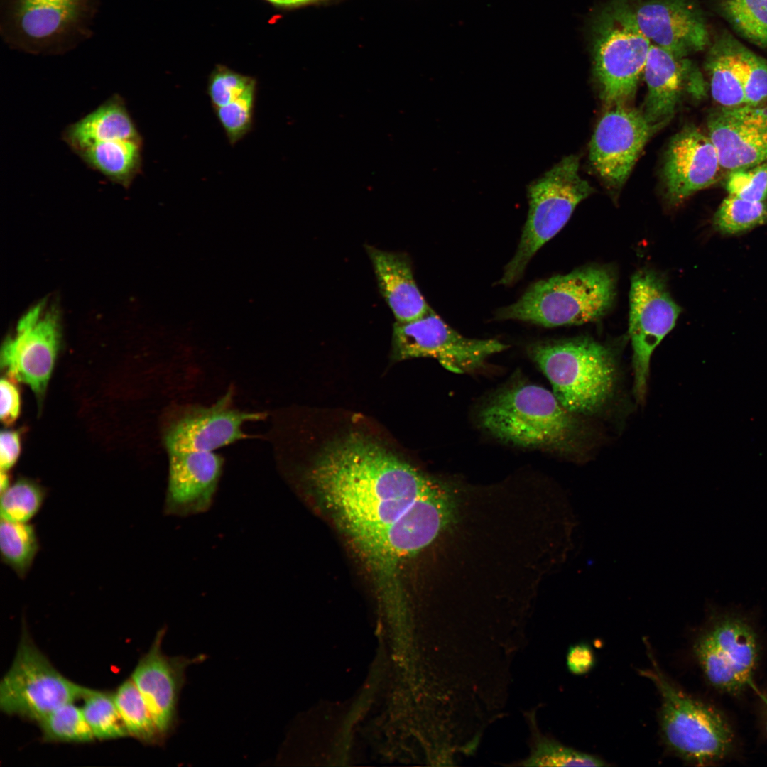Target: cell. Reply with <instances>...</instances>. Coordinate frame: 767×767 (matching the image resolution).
Listing matches in <instances>:
<instances>
[{"label": "cell", "instance_id": "d6a6232c", "mask_svg": "<svg viewBox=\"0 0 767 767\" xmlns=\"http://www.w3.org/2000/svg\"><path fill=\"white\" fill-rule=\"evenodd\" d=\"M46 490L33 479L21 477L1 493V518L27 523L40 510Z\"/></svg>", "mask_w": 767, "mask_h": 767}, {"label": "cell", "instance_id": "603a6c76", "mask_svg": "<svg viewBox=\"0 0 767 767\" xmlns=\"http://www.w3.org/2000/svg\"><path fill=\"white\" fill-rule=\"evenodd\" d=\"M62 140L75 149L94 143L143 139L122 97L111 96L63 131Z\"/></svg>", "mask_w": 767, "mask_h": 767}, {"label": "cell", "instance_id": "836d02e7", "mask_svg": "<svg viewBox=\"0 0 767 767\" xmlns=\"http://www.w3.org/2000/svg\"><path fill=\"white\" fill-rule=\"evenodd\" d=\"M256 88L254 87L237 99L214 109L232 146L241 141L253 128Z\"/></svg>", "mask_w": 767, "mask_h": 767}, {"label": "cell", "instance_id": "484cf974", "mask_svg": "<svg viewBox=\"0 0 767 767\" xmlns=\"http://www.w3.org/2000/svg\"><path fill=\"white\" fill-rule=\"evenodd\" d=\"M78 6L79 0H18L20 26L31 38H48L73 20Z\"/></svg>", "mask_w": 767, "mask_h": 767}, {"label": "cell", "instance_id": "7bdbcfd3", "mask_svg": "<svg viewBox=\"0 0 767 767\" xmlns=\"http://www.w3.org/2000/svg\"><path fill=\"white\" fill-rule=\"evenodd\" d=\"M10 479L8 472L1 470L0 488L1 493L6 490L10 485Z\"/></svg>", "mask_w": 767, "mask_h": 767}, {"label": "cell", "instance_id": "d590c367", "mask_svg": "<svg viewBox=\"0 0 767 767\" xmlns=\"http://www.w3.org/2000/svg\"><path fill=\"white\" fill-rule=\"evenodd\" d=\"M528 766H603L606 763L598 757L566 747L548 739H540L531 756L526 761Z\"/></svg>", "mask_w": 767, "mask_h": 767}, {"label": "cell", "instance_id": "ffe728a7", "mask_svg": "<svg viewBox=\"0 0 767 767\" xmlns=\"http://www.w3.org/2000/svg\"><path fill=\"white\" fill-rule=\"evenodd\" d=\"M165 515L187 517L207 511L222 473L223 458L214 452H168Z\"/></svg>", "mask_w": 767, "mask_h": 767}, {"label": "cell", "instance_id": "d4e9b609", "mask_svg": "<svg viewBox=\"0 0 767 767\" xmlns=\"http://www.w3.org/2000/svg\"><path fill=\"white\" fill-rule=\"evenodd\" d=\"M143 139L94 143L73 151L110 182L128 188L142 169Z\"/></svg>", "mask_w": 767, "mask_h": 767}, {"label": "cell", "instance_id": "7402d4cb", "mask_svg": "<svg viewBox=\"0 0 767 767\" xmlns=\"http://www.w3.org/2000/svg\"><path fill=\"white\" fill-rule=\"evenodd\" d=\"M365 247L380 292L396 322L417 320L432 310L417 286L410 259L406 254L384 251L369 245Z\"/></svg>", "mask_w": 767, "mask_h": 767}, {"label": "cell", "instance_id": "cb8c5ba5", "mask_svg": "<svg viewBox=\"0 0 767 767\" xmlns=\"http://www.w3.org/2000/svg\"><path fill=\"white\" fill-rule=\"evenodd\" d=\"M745 46L728 32L722 33L709 49L705 62L712 97L721 108L745 105Z\"/></svg>", "mask_w": 767, "mask_h": 767}, {"label": "cell", "instance_id": "7c38bea8", "mask_svg": "<svg viewBox=\"0 0 767 767\" xmlns=\"http://www.w3.org/2000/svg\"><path fill=\"white\" fill-rule=\"evenodd\" d=\"M629 335L633 349V389L643 401L647 390L651 355L675 327L681 312L658 273L644 269L631 278Z\"/></svg>", "mask_w": 767, "mask_h": 767}, {"label": "cell", "instance_id": "e575fe53", "mask_svg": "<svg viewBox=\"0 0 767 767\" xmlns=\"http://www.w3.org/2000/svg\"><path fill=\"white\" fill-rule=\"evenodd\" d=\"M256 87L255 78L219 65L209 77L207 93L213 109H215L237 99Z\"/></svg>", "mask_w": 767, "mask_h": 767}, {"label": "cell", "instance_id": "f35d334b", "mask_svg": "<svg viewBox=\"0 0 767 767\" xmlns=\"http://www.w3.org/2000/svg\"><path fill=\"white\" fill-rule=\"evenodd\" d=\"M13 379L7 376L1 379V422L6 426L13 424L18 418L21 410V396Z\"/></svg>", "mask_w": 767, "mask_h": 767}, {"label": "cell", "instance_id": "6da1fadb", "mask_svg": "<svg viewBox=\"0 0 767 767\" xmlns=\"http://www.w3.org/2000/svg\"><path fill=\"white\" fill-rule=\"evenodd\" d=\"M305 479L359 553L438 481L357 432L325 446Z\"/></svg>", "mask_w": 767, "mask_h": 767}, {"label": "cell", "instance_id": "5b68a950", "mask_svg": "<svg viewBox=\"0 0 767 767\" xmlns=\"http://www.w3.org/2000/svg\"><path fill=\"white\" fill-rule=\"evenodd\" d=\"M651 43L633 17L631 0H610L590 28L593 72L606 107L634 98Z\"/></svg>", "mask_w": 767, "mask_h": 767}, {"label": "cell", "instance_id": "8fae6325", "mask_svg": "<svg viewBox=\"0 0 767 767\" xmlns=\"http://www.w3.org/2000/svg\"><path fill=\"white\" fill-rule=\"evenodd\" d=\"M61 342L58 312L48 301L31 307L1 349V366L7 375L28 385L41 400Z\"/></svg>", "mask_w": 767, "mask_h": 767}, {"label": "cell", "instance_id": "8992f818", "mask_svg": "<svg viewBox=\"0 0 767 767\" xmlns=\"http://www.w3.org/2000/svg\"><path fill=\"white\" fill-rule=\"evenodd\" d=\"M456 500L453 488L438 481L362 557L378 591L384 597H402L400 567L403 561L430 545L451 522L456 512Z\"/></svg>", "mask_w": 767, "mask_h": 767}, {"label": "cell", "instance_id": "3957f363", "mask_svg": "<svg viewBox=\"0 0 767 767\" xmlns=\"http://www.w3.org/2000/svg\"><path fill=\"white\" fill-rule=\"evenodd\" d=\"M616 279L605 266H589L539 280L496 317L547 327L582 325L604 317L613 305Z\"/></svg>", "mask_w": 767, "mask_h": 767}, {"label": "cell", "instance_id": "52a82bcc", "mask_svg": "<svg viewBox=\"0 0 767 767\" xmlns=\"http://www.w3.org/2000/svg\"><path fill=\"white\" fill-rule=\"evenodd\" d=\"M579 157L571 154L527 187L528 212L516 251L506 266L499 283L518 281L536 252L565 225L582 200L593 192L579 173Z\"/></svg>", "mask_w": 767, "mask_h": 767}, {"label": "cell", "instance_id": "4dcf8cb0", "mask_svg": "<svg viewBox=\"0 0 767 767\" xmlns=\"http://www.w3.org/2000/svg\"><path fill=\"white\" fill-rule=\"evenodd\" d=\"M74 702L62 705L38 722L44 741L87 743L95 739L82 707Z\"/></svg>", "mask_w": 767, "mask_h": 767}, {"label": "cell", "instance_id": "30bf717a", "mask_svg": "<svg viewBox=\"0 0 767 767\" xmlns=\"http://www.w3.org/2000/svg\"><path fill=\"white\" fill-rule=\"evenodd\" d=\"M393 329V360L435 358L445 369L458 374L478 369L489 357L508 347L496 339L466 337L433 310L413 321L396 322Z\"/></svg>", "mask_w": 767, "mask_h": 767}, {"label": "cell", "instance_id": "83f0119b", "mask_svg": "<svg viewBox=\"0 0 767 767\" xmlns=\"http://www.w3.org/2000/svg\"><path fill=\"white\" fill-rule=\"evenodd\" d=\"M39 549V540L33 525L1 518V561L20 578L28 573Z\"/></svg>", "mask_w": 767, "mask_h": 767}, {"label": "cell", "instance_id": "ab89813d", "mask_svg": "<svg viewBox=\"0 0 767 767\" xmlns=\"http://www.w3.org/2000/svg\"><path fill=\"white\" fill-rule=\"evenodd\" d=\"M21 451V436L18 431L3 430L0 436L1 470L9 472L16 464Z\"/></svg>", "mask_w": 767, "mask_h": 767}, {"label": "cell", "instance_id": "f546056e", "mask_svg": "<svg viewBox=\"0 0 767 767\" xmlns=\"http://www.w3.org/2000/svg\"><path fill=\"white\" fill-rule=\"evenodd\" d=\"M83 700L82 709L96 739L111 740L129 736L114 694L92 689Z\"/></svg>", "mask_w": 767, "mask_h": 767}, {"label": "cell", "instance_id": "5bb4252c", "mask_svg": "<svg viewBox=\"0 0 767 767\" xmlns=\"http://www.w3.org/2000/svg\"><path fill=\"white\" fill-rule=\"evenodd\" d=\"M694 649L707 680L715 688L737 693L749 685L758 643L754 630L743 619H717L698 638Z\"/></svg>", "mask_w": 767, "mask_h": 767}, {"label": "cell", "instance_id": "44dd1931", "mask_svg": "<svg viewBox=\"0 0 767 767\" xmlns=\"http://www.w3.org/2000/svg\"><path fill=\"white\" fill-rule=\"evenodd\" d=\"M700 73L688 59L651 44L643 71L648 93L642 111L651 125L660 130L672 119L685 82Z\"/></svg>", "mask_w": 767, "mask_h": 767}, {"label": "cell", "instance_id": "277c9868", "mask_svg": "<svg viewBox=\"0 0 767 767\" xmlns=\"http://www.w3.org/2000/svg\"><path fill=\"white\" fill-rule=\"evenodd\" d=\"M529 354L560 403L575 414L597 413L613 394L616 363L608 346L577 337L535 343Z\"/></svg>", "mask_w": 767, "mask_h": 767}, {"label": "cell", "instance_id": "4fadbf2b", "mask_svg": "<svg viewBox=\"0 0 767 767\" xmlns=\"http://www.w3.org/2000/svg\"><path fill=\"white\" fill-rule=\"evenodd\" d=\"M233 391L210 406L186 405L177 407L163 430V442L168 452L204 451L218 448L245 439L244 423L261 420L262 412L241 410L233 406Z\"/></svg>", "mask_w": 767, "mask_h": 767}, {"label": "cell", "instance_id": "74e56055", "mask_svg": "<svg viewBox=\"0 0 767 767\" xmlns=\"http://www.w3.org/2000/svg\"><path fill=\"white\" fill-rule=\"evenodd\" d=\"M744 93L745 105L767 102V60L745 47Z\"/></svg>", "mask_w": 767, "mask_h": 767}, {"label": "cell", "instance_id": "2e32d148", "mask_svg": "<svg viewBox=\"0 0 767 767\" xmlns=\"http://www.w3.org/2000/svg\"><path fill=\"white\" fill-rule=\"evenodd\" d=\"M717 150L708 135L694 125L675 134L663 167L665 199L675 207L694 193L716 183L722 174Z\"/></svg>", "mask_w": 767, "mask_h": 767}, {"label": "cell", "instance_id": "1f68e13d", "mask_svg": "<svg viewBox=\"0 0 767 767\" xmlns=\"http://www.w3.org/2000/svg\"><path fill=\"white\" fill-rule=\"evenodd\" d=\"M767 224V204L729 195L723 200L713 219L719 232L737 234Z\"/></svg>", "mask_w": 767, "mask_h": 767}, {"label": "cell", "instance_id": "e0dca14e", "mask_svg": "<svg viewBox=\"0 0 767 767\" xmlns=\"http://www.w3.org/2000/svg\"><path fill=\"white\" fill-rule=\"evenodd\" d=\"M165 633V628L157 632L148 651L141 658L130 678L167 739L178 722V704L185 682V670L189 665L202 662L205 656L192 658L166 656L161 648Z\"/></svg>", "mask_w": 767, "mask_h": 767}, {"label": "cell", "instance_id": "60d3db41", "mask_svg": "<svg viewBox=\"0 0 767 767\" xmlns=\"http://www.w3.org/2000/svg\"><path fill=\"white\" fill-rule=\"evenodd\" d=\"M593 658L591 651L585 646H575L571 648L567 655V665L575 673H583L592 666Z\"/></svg>", "mask_w": 767, "mask_h": 767}, {"label": "cell", "instance_id": "d6986e66", "mask_svg": "<svg viewBox=\"0 0 767 767\" xmlns=\"http://www.w3.org/2000/svg\"><path fill=\"white\" fill-rule=\"evenodd\" d=\"M707 135L723 170L767 161V104L721 108L707 118Z\"/></svg>", "mask_w": 767, "mask_h": 767}, {"label": "cell", "instance_id": "ac0fdd59", "mask_svg": "<svg viewBox=\"0 0 767 767\" xmlns=\"http://www.w3.org/2000/svg\"><path fill=\"white\" fill-rule=\"evenodd\" d=\"M631 5L643 34L678 57L685 58L709 44L704 15L692 0H631Z\"/></svg>", "mask_w": 767, "mask_h": 767}, {"label": "cell", "instance_id": "9a60e30c", "mask_svg": "<svg viewBox=\"0 0 767 767\" xmlns=\"http://www.w3.org/2000/svg\"><path fill=\"white\" fill-rule=\"evenodd\" d=\"M658 129L641 110L629 104L607 107L592 135L589 159L611 190H619L629 178L649 138Z\"/></svg>", "mask_w": 767, "mask_h": 767}, {"label": "cell", "instance_id": "8d00e7d4", "mask_svg": "<svg viewBox=\"0 0 767 767\" xmlns=\"http://www.w3.org/2000/svg\"><path fill=\"white\" fill-rule=\"evenodd\" d=\"M725 188L729 195L763 202L767 199V161L728 172Z\"/></svg>", "mask_w": 767, "mask_h": 767}, {"label": "cell", "instance_id": "9c48e42d", "mask_svg": "<svg viewBox=\"0 0 767 767\" xmlns=\"http://www.w3.org/2000/svg\"><path fill=\"white\" fill-rule=\"evenodd\" d=\"M91 690L55 669L23 624L12 664L0 682L3 712L38 723L58 707L83 699Z\"/></svg>", "mask_w": 767, "mask_h": 767}, {"label": "cell", "instance_id": "ba28073f", "mask_svg": "<svg viewBox=\"0 0 767 767\" xmlns=\"http://www.w3.org/2000/svg\"><path fill=\"white\" fill-rule=\"evenodd\" d=\"M653 665L646 675L661 696L660 724L668 747L681 758L697 764L726 756L733 744V732L727 720L678 689Z\"/></svg>", "mask_w": 767, "mask_h": 767}, {"label": "cell", "instance_id": "b9f144b4", "mask_svg": "<svg viewBox=\"0 0 767 767\" xmlns=\"http://www.w3.org/2000/svg\"><path fill=\"white\" fill-rule=\"evenodd\" d=\"M274 4L282 6H293L298 5L308 2L310 0H267Z\"/></svg>", "mask_w": 767, "mask_h": 767}, {"label": "cell", "instance_id": "4316f807", "mask_svg": "<svg viewBox=\"0 0 767 767\" xmlns=\"http://www.w3.org/2000/svg\"><path fill=\"white\" fill-rule=\"evenodd\" d=\"M114 697L129 736L147 745H161L166 739L139 690L131 678L122 682Z\"/></svg>", "mask_w": 767, "mask_h": 767}, {"label": "cell", "instance_id": "7a4b0ae2", "mask_svg": "<svg viewBox=\"0 0 767 767\" xmlns=\"http://www.w3.org/2000/svg\"><path fill=\"white\" fill-rule=\"evenodd\" d=\"M553 392L533 384L501 389L479 413L483 428L503 442L561 453L580 446L583 426Z\"/></svg>", "mask_w": 767, "mask_h": 767}, {"label": "cell", "instance_id": "f1b7e54d", "mask_svg": "<svg viewBox=\"0 0 767 767\" xmlns=\"http://www.w3.org/2000/svg\"><path fill=\"white\" fill-rule=\"evenodd\" d=\"M717 9L740 36L767 48V0H718Z\"/></svg>", "mask_w": 767, "mask_h": 767}]
</instances>
